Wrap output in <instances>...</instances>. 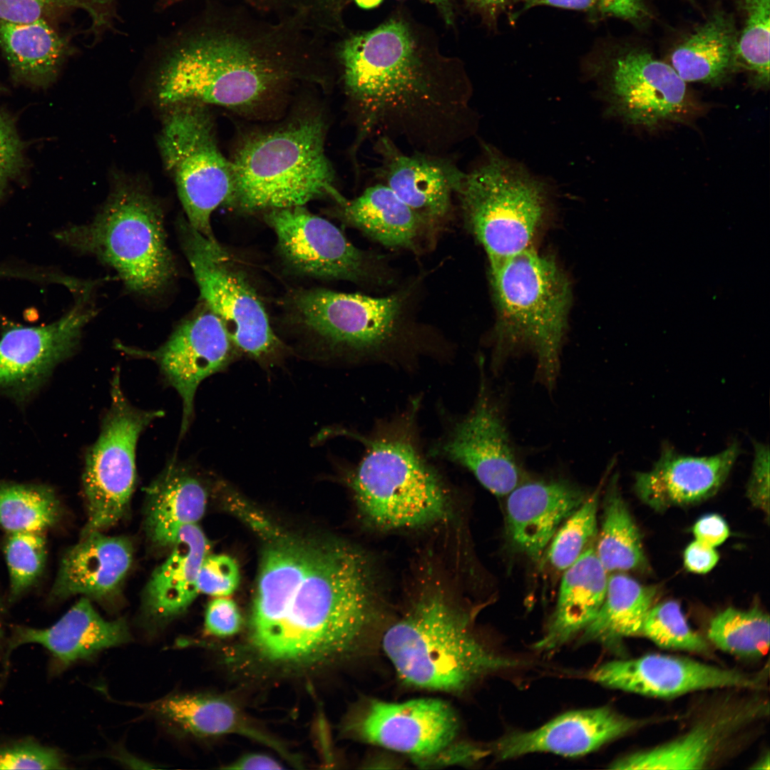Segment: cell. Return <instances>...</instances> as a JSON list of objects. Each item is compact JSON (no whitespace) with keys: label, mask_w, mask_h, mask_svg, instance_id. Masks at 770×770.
Masks as SVG:
<instances>
[{"label":"cell","mask_w":770,"mask_h":770,"mask_svg":"<svg viewBox=\"0 0 770 770\" xmlns=\"http://www.w3.org/2000/svg\"><path fill=\"white\" fill-rule=\"evenodd\" d=\"M377 610L371 567L358 550L275 538L262 553L237 659L279 674L321 669L369 647Z\"/></svg>","instance_id":"cell-1"},{"label":"cell","mask_w":770,"mask_h":770,"mask_svg":"<svg viewBox=\"0 0 770 770\" xmlns=\"http://www.w3.org/2000/svg\"><path fill=\"white\" fill-rule=\"evenodd\" d=\"M335 56L356 115L353 153L376 135L432 154L461 137L469 94L462 66L405 19L348 34Z\"/></svg>","instance_id":"cell-2"},{"label":"cell","mask_w":770,"mask_h":770,"mask_svg":"<svg viewBox=\"0 0 770 770\" xmlns=\"http://www.w3.org/2000/svg\"><path fill=\"white\" fill-rule=\"evenodd\" d=\"M313 54L312 37L299 25L228 7L168 58L158 78V98L170 106L250 107L298 75Z\"/></svg>","instance_id":"cell-3"},{"label":"cell","mask_w":770,"mask_h":770,"mask_svg":"<svg viewBox=\"0 0 770 770\" xmlns=\"http://www.w3.org/2000/svg\"><path fill=\"white\" fill-rule=\"evenodd\" d=\"M381 645L406 684L432 691L461 693L518 665L491 650L475 632L469 614L440 592L422 595L384 631Z\"/></svg>","instance_id":"cell-4"},{"label":"cell","mask_w":770,"mask_h":770,"mask_svg":"<svg viewBox=\"0 0 770 770\" xmlns=\"http://www.w3.org/2000/svg\"><path fill=\"white\" fill-rule=\"evenodd\" d=\"M324 131L320 120L307 118L247 138L230 161L235 186L227 205L252 212L324 197L346 202L325 154Z\"/></svg>","instance_id":"cell-5"},{"label":"cell","mask_w":770,"mask_h":770,"mask_svg":"<svg viewBox=\"0 0 770 770\" xmlns=\"http://www.w3.org/2000/svg\"><path fill=\"white\" fill-rule=\"evenodd\" d=\"M498 313V368L510 350L529 348L537 379L552 389L560 372V351L570 304L569 282L550 257L532 246L491 265Z\"/></svg>","instance_id":"cell-6"},{"label":"cell","mask_w":770,"mask_h":770,"mask_svg":"<svg viewBox=\"0 0 770 770\" xmlns=\"http://www.w3.org/2000/svg\"><path fill=\"white\" fill-rule=\"evenodd\" d=\"M55 237L113 268L126 288L140 295L160 293L176 274L163 210L135 186L119 185L91 222L63 229Z\"/></svg>","instance_id":"cell-7"},{"label":"cell","mask_w":770,"mask_h":770,"mask_svg":"<svg viewBox=\"0 0 770 770\" xmlns=\"http://www.w3.org/2000/svg\"><path fill=\"white\" fill-rule=\"evenodd\" d=\"M487 150V160L465 173L456 195L493 265L532 245L547 212L548 192L519 165Z\"/></svg>","instance_id":"cell-8"},{"label":"cell","mask_w":770,"mask_h":770,"mask_svg":"<svg viewBox=\"0 0 770 770\" xmlns=\"http://www.w3.org/2000/svg\"><path fill=\"white\" fill-rule=\"evenodd\" d=\"M351 486L363 517L381 529L429 524L446 511V496L437 475L414 446L401 438L370 443Z\"/></svg>","instance_id":"cell-9"},{"label":"cell","mask_w":770,"mask_h":770,"mask_svg":"<svg viewBox=\"0 0 770 770\" xmlns=\"http://www.w3.org/2000/svg\"><path fill=\"white\" fill-rule=\"evenodd\" d=\"M160 134L159 145L173 178L188 223L215 238L211 216L227 205L234 192L231 162L217 145L209 115L202 104L171 106Z\"/></svg>","instance_id":"cell-10"},{"label":"cell","mask_w":770,"mask_h":770,"mask_svg":"<svg viewBox=\"0 0 770 770\" xmlns=\"http://www.w3.org/2000/svg\"><path fill=\"white\" fill-rule=\"evenodd\" d=\"M593 68L610 112L627 124L652 130L696 111L687 83L644 43L609 45Z\"/></svg>","instance_id":"cell-11"},{"label":"cell","mask_w":770,"mask_h":770,"mask_svg":"<svg viewBox=\"0 0 770 770\" xmlns=\"http://www.w3.org/2000/svg\"><path fill=\"white\" fill-rule=\"evenodd\" d=\"M178 232L202 302L221 319L234 346L260 360L278 354L281 343L265 307L228 252L185 219Z\"/></svg>","instance_id":"cell-12"},{"label":"cell","mask_w":770,"mask_h":770,"mask_svg":"<svg viewBox=\"0 0 770 770\" xmlns=\"http://www.w3.org/2000/svg\"><path fill=\"white\" fill-rule=\"evenodd\" d=\"M111 403L100 434L87 450L82 481L88 520L81 535L102 531L125 513L136 481L135 450L141 433L162 411H145L124 395L116 370L111 381Z\"/></svg>","instance_id":"cell-13"},{"label":"cell","mask_w":770,"mask_h":770,"mask_svg":"<svg viewBox=\"0 0 770 770\" xmlns=\"http://www.w3.org/2000/svg\"><path fill=\"white\" fill-rule=\"evenodd\" d=\"M729 697L714 704L679 736L654 747L629 754L610 769H704L730 755L746 730L769 715V702L759 692Z\"/></svg>","instance_id":"cell-14"},{"label":"cell","mask_w":770,"mask_h":770,"mask_svg":"<svg viewBox=\"0 0 770 770\" xmlns=\"http://www.w3.org/2000/svg\"><path fill=\"white\" fill-rule=\"evenodd\" d=\"M348 736L411 756L419 764H437L456 743L459 722L445 702L421 698L400 703L369 701L344 724Z\"/></svg>","instance_id":"cell-15"},{"label":"cell","mask_w":770,"mask_h":770,"mask_svg":"<svg viewBox=\"0 0 770 770\" xmlns=\"http://www.w3.org/2000/svg\"><path fill=\"white\" fill-rule=\"evenodd\" d=\"M292 317L304 329L335 347L371 351L395 336L402 310L399 296L373 297L324 288L297 291Z\"/></svg>","instance_id":"cell-16"},{"label":"cell","mask_w":770,"mask_h":770,"mask_svg":"<svg viewBox=\"0 0 770 770\" xmlns=\"http://www.w3.org/2000/svg\"><path fill=\"white\" fill-rule=\"evenodd\" d=\"M605 687L654 698L714 689L764 690L769 667L754 672L724 668L689 657L648 654L605 662L588 673Z\"/></svg>","instance_id":"cell-17"},{"label":"cell","mask_w":770,"mask_h":770,"mask_svg":"<svg viewBox=\"0 0 770 770\" xmlns=\"http://www.w3.org/2000/svg\"><path fill=\"white\" fill-rule=\"evenodd\" d=\"M115 347L128 355L150 359L158 366L165 382L182 400L180 435L183 437L193 416L198 386L228 365L235 346L221 319L204 304L203 308L183 321L166 342L153 351L121 343Z\"/></svg>","instance_id":"cell-18"},{"label":"cell","mask_w":770,"mask_h":770,"mask_svg":"<svg viewBox=\"0 0 770 770\" xmlns=\"http://www.w3.org/2000/svg\"><path fill=\"white\" fill-rule=\"evenodd\" d=\"M91 286L85 285L73 307L57 321L18 327L0 339V391L17 399L34 392L54 368L76 349L86 325L96 315Z\"/></svg>","instance_id":"cell-19"},{"label":"cell","mask_w":770,"mask_h":770,"mask_svg":"<svg viewBox=\"0 0 770 770\" xmlns=\"http://www.w3.org/2000/svg\"><path fill=\"white\" fill-rule=\"evenodd\" d=\"M265 220L276 235L282 260L297 274L352 282L369 276L366 254L336 225L304 206L267 210Z\"/></svg>","instance_id":"cell-20"},{"label":"cell","mask_w":770,"mask_h":770,"mask_svg":"<svg viewBox=\"0 0 770 770\" xmlns=\"http://www.w3.org/2000/svg\"><path fill=\"white\" fill-rule=\"evenodd\" d=\"M481 389L473 410L436 451L467 468L493 494L506 496L524 481V473L498 406Z\"/></svg>","instance_id":"cell-21"},{"label":"cell","mask_w":770,"mask_h":770,"mask_svg":"<svg viewBox=\"0 0 770 770\" xmlns=\"http://www.w3.org/2000/svg\"><path fill=\"white\" fill-rule=\"evenodd\" d=\"M654 721L627 717L609 707L575 710L535 729L509 733L494 743L493 749L502 760L539 752L578 756Z\"/></svg>","instance_id":"cell-22"},{"label":"cell","mask_w":770,"mask_h":770,"mask_svg":"<svg viewBox=\"0 0 770 770\" xmlns=\"http://www.w3.org/2000/svg\"><path fill=\"white\" fill-rule=\"evenodd\" d=\"M739 453L736 441L709 456L682 455L665 446L650 471L635 474V492L657 511L703 502L723 486Z\"/></svg>","instance_id":"cell-23"},{"label":"cell","mask_w":770,"mask_h":770,"mask_svg":"<svg viewBox=\"0 0 770 770\" xmlns=\"http://www.w3.org/2000/svg\"><path fill=\"white\" fill-rule=\"evenodd\" d=\"M376 150L381 158L379 173L384 184L423 222L445 217L465 173L439 155L419 150L406 154L385 136L378 138Z\"/></svg>","instance_id":"cell-24"},{"label":"cell","mask_w":770,"mask_h":770,"mask_svg":"<svg viewBox=\"0 0 770 770\" xmlns=\"http://www.w3.org/2000/svg\"><path fill=\"white\" fill-rule=\"evenodd\" d=\"M587 496L564 479L523 481L506 500V533L513 548L540 559L559 527Z\"/></svg>","instance_id":"cell-25"},{"label":"cell","mask_w":770,"mask_h":770,"mask_svg":"<svg viewBox=\"0 0 770 770\" xmlns=\"http://www.w3.org/2000/svg\"><path fill=\"white\" fill-rule=\"evenodd\" d=\"M130 638L123 620H106L83 597L56 623L46 628L16 629L10 650L26 644L45 648L59 663L68 665Z\"/></svg>","instance_id":"cell-26"},{"label":"cell","mask_w":770,"mask_h":770,"mask_svg":"<svg viewBox=\"0 0 770 770\" xmlns=\"http://www.w3.org/2000/svg\"><path fill=\"white\" fill-rule=\"evenodd\" d=\"M130 543L125 538L95 531L64 554L51 590L53 598L75 595L103 598L113 592L132 563Z\"/></svg>","instance_id":"cell-27"},{"label":"cell","mask_w":770,"mask_h":770,"mask_svg":"<svg viewBox=\"0 0 770 770\" xmlns=\"http://www.w3.org/2000/svg\"><path fill=\"white\" fill-rule=\"evenodd\" d=\"M738 35L733 14L717 6L673 47L668 63L686 83L719 86L738 72Z\"/></svg>","instance_id":"cell-28"},{"label":"cell","mask_w":770,"mask_h":770,"mask_svg":"<svg viewBox=\"0 0 770 770\" xmlns=\"http://www.w3.org/2000/svg\"><path fill=\"white\" fill-rule=\"evenodd\" d=\"M607 580L594 545L564 571L555 611L535 649L555 650L582 632L604 601Z\"/></svg>","instance_id":"cell-29"},{"label":"cell","mask_w":770,"mask_h":770,"mask_svg":"<svg viewBox=\"0 0 770 770\" xmlns=\"http://www.w3.org/2000/svg\"><path fill=\"white\" fill-rule=\"evenodd\" d=\"M172 547L146 587V613L159 623L183 613L200 592L198 575L210 550L205 534L196 524L183 527Z\"/></svg>","instance_id":"cell-30"},{"label":"cell","mask_w":770,"mask_h":770,"mask_svg":"<svg viewBox=\"0 0 770 770\" xmlns=\"http://www.w3.org/2000/svg\"><path fill=\"white\" fill-rule=\"evenodd\" d=\"M143 707L194 735L238 734L268 746L291 762L296 759L281 742L258 727L235 703L225 697L175 694Z\"/></svg>","instance_id":"cell-31"},{"label":"cell","mask_w":770,"mask_h":770,"mask_svg":"<svg viewBox=\"0 0 770 770\" xmlns=\"http://www.w3.org/2000/svg\"><path fill=\"white\" fill-rule=\"evenodd\" d=\"M146 527L152 541L172 546L180 530L204 515L207 493L188 468L170 462L146 490Z\"/></svg>","instance_id":"cell-32"},{"label":"cell","mask_w":770,"mask_h":770,"mask_svg":"<svg viewBox=\"0 0 770 770\" xmlns=\"http://www.w3.org/2000/svg\"><path fill=\"white\" fill-rule=\"evenodd\" d=\"M0 48L15 81L37 87L55 79L69 51L66 41L43 19L0 21Z\"/></svg>","instance_id":"cell-33"},{"label":"cell","mask_w":770,"mask_h":770,"mask_svg":"<svg viewBox=\"0 0 770 770\" xmlns=\"http://www.w3.org/2000/svg\"><path fill=\"white\" fill-rule=\"evenodd\" d=\"M338 205L337 216L344 223L388 247L412 248L423 222L384 183Z\"/></svg>","instance_id":"cell-34"},{"label":"cell","mask_w":770,"mask_h":770,"mask_svg":"<svg viewBox=\"0 0 770 770\" xmlns=\"http://www.w3.org/2000/svg\"><path fill=\"white\" fill-rule=\"evenodd\" d=\"M657 594L655 587L644 585L628 575H610L604 601L583 630L581 642H593L619 651L625 638L639 636Z\"/></svg>","instance_id":"cell-35"},{"label":"cell","mask_w":770,"mask_h":770,"mask_svg":"<svg viewBox=\"0 0 770 770\" xmlns=\"http://www.w3.org/2000/svg\"><path fill=\"white\" fill-rule=\"evenodd\" d=\"M595 551L607 572L640 570L647 565L641 534L622 496L617 474L607 486Z\"/></svg>","instance_id":"cell-36"},{"label":"cell","mask_w":770,"mask_h":770,"mask_svg":"<svg viewBox=\"0 0 770 770\" xmlns=\"http://www.w3.org/2000/svg\"><path fill=\"white\" fill-rule=\"evenodd\" d=\"M769 616L759 607L739 610L728 607L711 620L707 640L717 649L741 658L766 654L770 642Z\"/></svg>","instance_id":"cell-37"},{"label":"cell","mask_w":770,"mask_h":770,"mask_svg":"<svg viewBox=\"0 0 770 770\" xmlns=\"http://www.w3.org/2000/svg\"><path fill=\"white\" fill-rule=\"evenodd\" d=\"M61 508L49 487L0 483V527L11 533L43 532L60 519Z\"/></svg>","instance_id":"cell-38"},{"label":"cell","mask_w":770,"mask_h":770,"mask_svg":"<svg viewBox=\"0 0 770 770\" xmlns=\"http://www.w3.org/2000/svg\"><path fill=\"white\" fill-rule=\"evenodd\" d=\"M742 13L736 46L737 71L757 88L769 86L770 0H732Z\"/></svg>","instance_id":"cell-39"},{"label":"cell","mask_w":770,"mask_h":770,"mask_svg":"<svg viewBox=\"0 0 770 770\" xmlns=\"http://www.w3.org/2000/svg\"><path fill=\"white\" fill-rule=\"evenodd\" d=\"M601 488L600 483L565 520L550 540L547 561L554 570L564 572L585 551L595 545Z\"/></svg>","instance_id":"cell-40"},{"label":"cell","mask_w":770,"mask_h":770,"mask_svg":"<svg viewBox=\"0 0 770 770\" xmlns=\"http://www.w3.org/2000/svg\"><path fill=\"white\" fill-rule=\"evenodd\" d=\"M639 636L662 649L712 655L710 643L689 626L679 603L675 600L653 605L644 620Z\"/></svg>","instance_id":"cell-41"},{"label":"cell","mask_w":770,"mask_h":770,"mask_svg":"<svg viewBox=\"0 0 770 770\" xmlns=\"http://www.w3.org/2000/svg\"><path fill=\"white\" fill-rule=\"evenodd\" d=\"M11 599L21 595L40 578L45 568L47 547L43 532L11 533L4 545Z\"/></svg>","instance_id":"cell-42"},{"label":"cell","mask_w":770,"mask_h":770,"mask_svg":"<svg viewBox=\"0 0 770 770\" xmlns=\"http://www.w3.org/2000/svg\"><path fill=\"white\" fill-rule=\"evenodd\" d=\"M113 0H0V21L24 24L46 20L63 11L83 9L97 26L110 19Z\"/></svg>","instance_id":"cell-43"},{"label":"cell","mask_w":770,"mask_h":770,"mask_svg":"<svg viewBox=\"0 0 770 770\" xmlns=\"http://www.w3.org/2000/svg\"><path fill=\"white\" fill-rule=\"evenodd\" d=\"M64 762L54 749L34 741H21L0 748V769H62Z\"/></svg>","instance_id":"cell-44"},{"label":"cell","mask_w":770,"mask_h":770,"mask_svg":"<svg viewBox=\"0 0 770 770\" xmlns=\"http://www.w3.org/2000/svg\"><path fill=\"white\" fill-rule=\"evenodd\" d=\"M240 580L235 561L225 555H208L203 560L197 580L199 592L216 597L232 594Z\"/></svg>","instance_id":"cell-45"},{"label":"cell","mask_w":770,"mask_h":770,"mask_svg":"<svg viewBox=\"0 0 770 770\" xmlns=\"http://www.w3.org/2000/svg\"><path fill=\"white\" fill-rule=\"evenodd\" d=\"M24 145L12 118L0 109V200L7 183L18 176L25 165Z\"/></svg>","instance_id":"cell-46"},{"label":"cell","mask_w":770,"mask_h":770,"mask_svg":"<svg viewBox=\"0 0 770 770\" xmlns=\"http://www.w3.org/2000/svg\"><path fill=\"white\" fill-rule=\"evenodd\" d=\"M754 453L746 496L754 508L769 518V447L760 442L754 443Z\"/></svg>","instance_id":"cell-47"},{"label":"cell","mask_w":770,"mask_h":770,"mask_svg":"<svg viewBox=\"0 0 770 770\" xmlns=\"http://www.w3.org/2000/svg\"><path fill=\"white\" fill-rule=\"evenodd\" d=\"M242 623L241 615L232 600L220 597L208 604L205 627L210 635L220 637L233 635L240 631Z\"/></svg>","instance_id":"cell-48"},{"label":"cell","mask_w":770,"mask_h":770,"mask_svg":"<svg viewBox=\"0 0 770 770\" xmlns=\"http://www.w3.org/2000/svg\"><path fill=\"white\" fill-rule=\"evenodd\" d=\"M615 0H523L520 11L534 6H549L582 11L593 17H612Z\"/></svg>","instance_id":"cell-49"},{"label":"cell","mask_w":770,"mask_h":770,"mask_svg":"<svg viewBox=\"0 0 770 770\" xmlns=\"http://www.w3.org/2000/svg\"><path fill=\"white\" fill-rule=\"evenodd\" d=\"M692 531L696 540L712 548L720 545L729 536L727 522L715 513L707 514L698 519Z\"/></svg>","instance_id":"cell-50"},{"label":"cell","mask_w":770,"mask_h":770,"mask_svg":"<svg viewBox=\"0 0 770 770\" xmlns=\"http://www.w3.org/2000/svg\"><path fill=\"white\" fill-rule=\"evenodd\" d=\"M719 558L715 548L706 545L696 540L690 543L684 552L686 569L697 574H704L712 570Z\"/></svg>","instance_id":"cell-51"},{"label":"cell","mask_w":770,"mask_h":770,"mask_svg":"<svg viewBox=\"0 0 770 770\" xmlns=\"http://www.w3.org/2000/svg\"><path fill=\"white\" fill-rule=\"evenodd\" d=\"M225 768L232 769H280L283 767L278 761L268 755L250 753L243 755Z\"/></svg>","instance_id":"cell-52"},{"label":"cell","mask_w":770,"mask_h":770,"mask_svg":"<svg viewBox=\"0 0 770 770\" xmlns=\"http://www.w3.org/2000/svg\"><path fill=\"white\" fill-rule=\"evenodd\" d=\"M355 4L361 9H370L378 6L383 0H353ZM438 9L445 23L452 25L454 22V4L453 0H423Z\"/></svg>","instance_id":"cell-53"},{"label":"cell","mask_w":770,"mask_h":770,"mask_svg":"<svg viewBox=\"0 0 770 770\" xmlns=\"http://www.w3.org/2000/svg\"><path fill=\"white\" fill-rule=\"evenodd\" d=\"M514 0H467L468 4L478 12L489 19H495Z\"/></svg>","instance_id":"cell-54"},{"label":"cell","mask_w":770,"mask_h":770,"mask_svg":"<svg viewBox=\"0 0 770 770\" xmlns=\"http://www.w3.org/2000/svg\"><path fill=\"white\" fill-rule=\"evenodd\" d=\"M754 769H769V755L766 754L761 756L751 767Z\"/></svg>","instance_id":"cell-55"},{"label":"cell","mask_w":770,"mask_h":770,"mask_svg":"<svg viewBox=\"0 0 770 770\" xmlns=\"http://www.w3.org/2000/svg\"><path fill=\"white\" fill-rule=\"evenodd\" d=\"M7 275V270L5 267H0V278H5Z\"/></svg>","instance_id":"cell-56"},{"label":"cell","mask_w":770,"mask_h":770,"mask_svg":"<svg viewBox=\"0 0 770 770\" xmlns=\"http://www.w3.org/2000/svg\"><path fill=\"white\" fill-rule=\"evenodd\" d=\"M2 635H3V628H2V625H1V620H0V640H1Z\"/></svg>","instance_id":"cell-57"},{"label":"cell","mask_w":770,"mask_h":770,"mask_svg":"<svg viewBox=\"0 0 770 770\" xmlns=\"http://www.w3.org/2000/svg\"><path fill=\"white\" fill-rule=\"evenodd\" d=\"M685 1L689 2V3L692 4H695V2H696V0H685Z\"/></svg>","instance_id":"cell-58"}]
</instances>
